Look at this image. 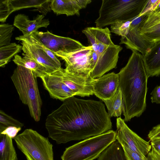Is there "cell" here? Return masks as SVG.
<instances>
[{
  "label": "cell",
  "mask_w": 160,
  "mask_h": 160,
  "mask_svg": "<svg viewBox=\"0 0 160 160\" xmlns=\"http://www.w3.org/2000/svg\"><path fill=\"white\" fill-rule=\"evenodd\" d=\"M48 137L58 144L82 140L112 128L104 105L100 101L74 96L63 102L46 119Z\"/></svg>",
  "instance_id": "obj_1"
},
{
  "label": "cell",
  "mask_w": 160,
  "mask_h": 160,
  "mask_svg": "<svg viewBox=\"0 0 160 160\" xmlns=\"http://www.w3.org/2000/svg\"><path fill=\"white\" fill-rule=\"evenodd\" d=\"M126 65L119 73L118 88L123 100L122 113L125 122L140 116L146 108V96L148 78L142 55L135 50Z\"/></svg>",
  "instance_id": "obj_2"
},
{
  "label": "cell",
  "mask_w": 160,
  "mask_h": 160,
  "mask_svg": "<svg viewBox=\"0 0 160 160\" xmlns=\"http://www.w3.org/2000/svg\"><path fill=\"white\" fill-rule=\"evenodd\" d=\"M11 78L20 99L28 107L31 117L36 122L39 121L42 102L37 77L31 70L17 65Z\"/></svg>",
  "instance_id": "obj_3"
},
{
  "label": "cell",
  "mask_w": 160,
  "mask_h": 160,
  "mask_svg": "<svg viewBox=\"0 0 160 160\" xmlns=\"http://www.w3.org/2000/svg\"><path fill=\"white\" fill-rule=\"evenodd\" d=\"M148 0H103L95 23L102 28L118 21L131 20L139 16Z\"/></svg>",
  "instance_id": "obj_4"
},
{
  "label": "cell",
  "mask_w": 160,
  "mask_h": 160,
  "mask_svg": "<svg viewBox=\"0 0 160 160\" xmlns=\"http://www.w3.org/2000/svg\"><path fill=\"white\" fill-rule=\"evenodd\" d=\"M116 132L111 130L66 148L62 160H94L116 140Z\"/></svg>",
  "instance_id": "obj_5"
},
{
  "label": "cell",
  "mask_w": 160,
  "mask_h": 160,
  "mask_svg": "<svg viewBox=\"0 0 160 160\" xmlns=\"http://www.w3.org/2000/svg\"><path fill=\"white\" fill-rule=\"evenodd\" d=\"M14 139L27 160H54L53 145L36 131L27 129Z\"/></svg>",
  "instance_id": "obj_6"
},
{
  "label": "cell",
  "mask_w": 160,
  "mask_h": 160,
  "mask_svg": "<svg viewBox=\"0 0 160 160\" xmlns=\"http://www.w3.org/2000/svg\"><path fill=\"white\" fill-rule=\"evenodd\" d=\"M82 32L87 38L97 56L91 77L96 78L102 77L106 73L116 67L119 52L122 48L114 44L108 45L95 38L86 28Z\"/></svg>",
  "instance_id": "obj_7"
},
{
  "label": "cell",
  "mask_w": 160,
  "mask_h": 160,
  "mask_svg": "<svg viewBox=\"0 0 160 160\" xmlns=\"http://www.w3.org/2000/svg\"><path fill=\"white\" fill-rule=\"evenodd\" d=\"M91 45L84 46L65 52H59L54 54L64 60L68 72L86 78L91 77L93 68L92 54Z\"/></svg>",
  "instance_id": "obj_8"
},
{
  "label": "cell",
  "mask_w": 160,
  "mask_h": 160,
  "mask_svg": "<svg viewBox=\"0 0 160 160\" xmlns=\"http://www.w3.org/2000/svg\"><path fill=\"white\" fill-rule=\"evenodd\" d=\"M148 15L143 14L132 19L128 33L125 36L121 37L119 43L125 44L127 48L132 51H138L142 56L155 44L141 33L142 25L147 20Z\"/></svg>",
  "instance_id": "obj_9"
},
{
  "label": "cell",
  "mask_w": 160,
  "mask_h": 160,
  "mask_svg": "<svg viewBox=\"0 0 160 160\" xmlns=\"http://www.w3.org/2000/svg\"><path fill=\"white\" fill-rule=\"evenodd\" d=\"M116 127V140L122 147L129 148L147 157L152 148L148 142L132 131L120 117L117 119Z\"/></svg>",
  "instance_id": "obj_10"
},
{
  "label": "cell",
  "mask_w": 160,
  "mask_h": 160,
  "mask_svg": "<svg viewBox=\"0 0 160 160\" xmlns=\"http://www.w3.org/2000/svg\"><path fill=\"white\" fill-rule=\"evenodd\" d=\"M31 35L54 53L74 50L84 46L78 41L68 37L57 36L48 31L45 32L38 31Z\"/></svg>",
  "instance_id": "obj_11"
},
{
  "label": "cell",
  "mask_w": 160,
  "mask_h": 160,
  "mask_svg": "<svg viewBox=\"0 0 160 160\" xmlns=\"http://www.w3.org/2000/svg\"><path fill=\"white\" fill-rule=\"evenodd\" d=\"M45 89L50 97L63 101L75 96V94L63 82L59 69L41 78Z\"/></svg>",
  "instance_id": "obj_12"
},
{
  "label": "cell",
  "mask_w": 160,
  "mask_h": 160,
  "mask_svg": "<svg viewBox=\"0 0 160 160\" xmlns=\"http://www.w3.org/2000/svg\"><path fill=\"white\" fill-rule=\"evenodd\" d=\"M59 70L63 82L75 95L84 97L94 94L92 83L94 78L91 77L86 78L77 76L62 68Z\"/></svg>",
  "instance_id": "obj_13"
},
{
  "label": "cell",
  "mask_w": 160,
  "mask_h": 160,
  "mask_svg": "<svg viewBox=\"0 0 160 160\" xmlns=\"http://www.w3.org/2000/svg\"><path fill=\"white\" fill-rule=\"evenodd\" d=\"M119 83L118 74L113 72L94 78L92 82L94 94L102 101L109 99L118 89Z\"/></svg>",
  "instance_id": "obj_14"
},
{
  "label": "cell",
  "mask_w": 160,
  "mask_h": 160,
  "mask_svg": "<svg viewBox=\"0 0 160 160\" xmlns=\"http://www.w3.org/2000/svg\"><path fill=\"white\" fill-rule=\"evenodd\" d=\"M21 41L22 50L24 53L45 68L49 74L53 73L61 68V64L56 62L43 50L24 40Z\"/></svg>",
  "instance_id": "obj_15"
},
{
  "label": "cell",
  "mask_w": 160,
  "mask_h": 160,
  "mask_svg": "<svg viewBox=\"0 0 160 160\" xmlns=\"http://www.w3.org/2000/svg\"><path fill=\"white\" fill-rule=\"evenodd\" d=\"M44 17L43 15L38 14L35 18L30 20L25 14H18L15 17L13 25L22 32L23 36H29L40 28L48 27L49 21L48 19H44Z\"/></svg>",
  "instance_id": "obj_16"
},
{
  "label": "cell",
  "mask_w": 160,
  "mask_h": 160,
  "mask_svg": "<svg viewBox=\"0 0 160 160\" xmlns=\"http://www.w3.org/2000/svg\"><path fill=\"white\" fill-rule=\"evenodd\" d=\"M91 2V0H51L50 8L57 15H79L80 10Z\"/></svg>",
  "instance_id": "obj_17"
},
{
  "label": "cell",
  "mask_w": 160,
  "mask_h": 160,
  "mask_svg": "<svg viewBox=\"0 0 160 160\" xmlns=\"http://www.w3.org/2000/svg\"><path fill=\"white\" fill-rule=\"evenodd\" d=\"M143 59L148 78L160 75V41L143 56Z\"/></svg>",
  "instance_id": "obj_18"
},
{
  "label": "cell",
  "mask_w": 160,
  "mask_h": 160,
  "mask_svg": "<svg viewBox=\"0 0 160 160\" xmlns=\"http://www.w3.org/2000/svg\"><path fill=\"white\" fill-rule=\"evenodd\" d=\"M50 2L51 0H8L11 13L22 9L35 8L44 15L51 10Z\"/></svg>",
  "instance_id": "obj_19"
},
{
  "label": "cell",
  "mask_w": 160,
  "mask_h": 160,
  "mask_svg": "<svg viewBox=\"0 0 160 160\" xmlns=\"http://www.w3.org/2000/svg\"><path fill=\"white\" fill-rule=\"evenodd\" d=\"M22 57L18 55L14 56L13 61L17 65L31 70L37 77L41 78L49 74L47 69L34 60L29 58L24 53Z\"/></svg>",
  "instance_id": "obj_20"
},
{
  "label": "cell",
  "mask_w": 160,
  "mask_h": 160,
  "mask_svg": "<svg viewBox=\"0 0 160 160\" xmlns=\"http://www.w3.org/2000/svg\"><path fill=\"white\" fill-rule=\"evenodd\" d=\"M107 108L110 118L119 117L122 113L123 100L121 91L119 88L110 99L102 101Z\"/></svg>",
  "instance_id": "obj_21"
},
{
  "label": "cell",
  "mask_w": 160,
  "mask_h": 160,
  "mask_svg": "<svg viewBox=\"0 0 160 160\" xmlns=\"http://www.w3.org/2000/svg\"><path fill=\"white\" fill-rule=\"evenodd\" d=\"M0 160H18L12 139L0 134Z\"/></svg>",
  "instance_id": "obj_22"
},
{
  "label": "cell",
  "mask_w": 160,
  "mask_h": 160,
  "mask_svg": "<svg viewBox=\"0 0 160 160\" xmlns=\"http://www.w3.org/2000/svg\"><path fill=\"white\" fill-rule=\"evenodd\" d=\"M97 160H126L122 146L116 140L101 153Z\"/></svg>",
  "instance_id": "obj_23"
},
{
  "label": "cell",
  "mask_w": 160,
  "mask_h": 160,
  "mask_svg": "<svg viewBox=\"0 0 160 160\" xmlns=\"http://www.w3.org/2000/svg\"><path fill=\"white\" fill-rule=\"evenodd\" d=\"M22 49V46L12 43L0 47V67L4 68Z\"/></svg>",
  "instance_id": "obj_24"
},
{
  "label": "cell",
  "mask_w": 160,
  "mask_h": 160,
  "mask_svg": "<svg viewBox=\"0 0 160 160\" xmlns=\"http://www.w3.org/2000/svg\"><path fill=\"white\" fill-rule=\"evenodd\" d=\"M23 126V123L7 114L2 110H0V133L9 126L22 128Z\"/></svg>",
  "instance_id": "obj_25"
},
{
  "label": "cell",
  "mask_w": 160,
  "mask_h": 160,
  "mask_svg": "<svg viewBox=\"0 0 160 160\" xmlns=\"http://www.w3.org/2000/svg\"><path fill=\"white\" fill-rule=\"evenodd\" d=\"M14 26L8 24L0 25V47L10 43Z\"/></svg>",
  "instance_id": "obj_26"
},
{
  "label": "cell",
  "mask_w": 160,
  "mask_h": 160,
  "mask_svg": "<svg viewBox=\"0 0 160 160\" xmlns=\"http://www.w3.org/2000/svg\"><path fill=\"white\" fill-rule=\"evenodd\" d=\"M141 33L151 41H160V23L149 27L141 29Z\"/></svg>",
  "instance_id": "obj_27"
},
{
  "label": "cell",
  "mask_w": 160,
  "mask_h": 160,
  "mask_svg": "<svg viewBox=\"0 0 160 160\" xmlns=\"http://www.w3.org/2000/svg\"><path fill=\"white\" fill-rule=\"evenodd\" d=\"M131 20L118 21L111 25V32L114 33L121 37L125 36L129 29Z\"/></svg>",
  "instance_id": "obj_28"
},
{
  "label": "cell",
  "mask_w": 160,
  "mask_h": 160,
  "mask_svg": "<svg viewBox=\"0 0 160 160\" xmlns=\"http://www.w3.org/2000/svg\"><path fill=\"white\" fill-rule=\"evenodd\" d=\"M126 160H148L147 157L144 156L128 148L122 147Z\"/></svg>",
  "instance_id": "obj_29"
},
{
  "label": "cell",
  "mask_w": 160,
  "mask_h": 160,
  "mask_svg": "<svg viewBox=\"0 0 160 160\" xmlns=\"http://www.w3.org/2000/svg\"><path fill=\"white\" fill-rule=\"evenodd\" d=\"M160 23V12H151L148 15L146 21L143 24L142 28L149 27Z\"/></svg>",
  "instance_id": "obj_30"
},
{
  "label": "cell",
  "mask_w": 160,
  "mask_h": 160,
  "mask_svg": "<svg viewBox=\"0 0 160 160\" xmlns=\"http://www.w3.org/2000/svg\"><path fill=\"white\" fill-rule=\"evenodd\" d=\"M11 13L8 0L1 1L0 2V21L4 22Z\"/></svg>",
  "instance_id": "obj_31"
},
{
  "label": "cell",
  "mask_w": 160,
  "mask_h": 160,
  "mask_svg": "<svg viewBox=\"0 0 160 160\" xmlns=\"http://www.w3.org/2000/svg\"><path fill=\"white\" fill-rule=\"evenodd\" d=\"M160 2V0H148L139 16L150 14L155 9Z\"/></svg>",
  "instance_id": "obj_32"
},
{
  "label": "cell",
  "mask_w": 160,
  "mask_h": 160,
  "mask_svg": "<svg viewBox=\"0 0 160 160\" xmlns=\"http://www.w3.org/2000/svg\"><path fill=\"white\" fill-rule=\"evenodd\" d=\"M21 129L22 128L20 127L9 126L6 128L3 131L0 133V134L6 135L12 139H14Z\"/></svg>",
  "instance_id": "obj_33"
},
{
  "label": "cell",
  "mask_w": 160,
  "mask_h": 160,
  "mask_svg": "<svg viewBox=\"0 0 160 160\" xmlns=\"http://www.w3.org/2000/svg\"><path fill=\"white\" fill-rule=\"evenodd\" d=\"M148 137L151 141L160 138V124L152 128L149 131L148 134Z\"/></svg>",
  "instance_id": "obj_34"
},
{
  "label": "cell",
  "mask_w": 160,
  "mask_h": 160,
  "mask_svg": "<svg viewBox=\"0 0 160 160\" xmlns=\"http://www.w3.org/2000/svg\"><path fill=\"white\" fill-rule=\"evenodd\" d=\"M151 95L152 102L160 104V85L155 87L151 93Z\"/></svg>",
  "instance_id": "obj_35"
},
{
  "label": "cell",
  "mask_w": 160,
  "mask_h": 160,
  "mask_svg": "<svg viewBox=\"0 0 160 160\" xmlns=\"http://www.w3.org/2000/svg\"><path fill=\"white\" fill-rule=\"evenodd\" d=\"M151 147L160 155V138L151 141Z\"/></svg>",
  "instance_id": "obj_36"
},
{
  "label": "cell",
  "mask_w": 160,
  "mask_h": 160,
  "mask_svg": "<svg viewBox=\"0 0 160 160\" xmlns=\"http://www.w3.org/2000/svg\"><path fill=\"white\" fill-rule=\"evenodd\" d=\"M150 152L152 160H160V155L152 148Z\"/></svg>",
  "instance_id": "obj_37"
},
{
  "label": "cell",
  "mask_w": 160,
  "mask_h": 160,
  "mask_svg": "<svg viewBox=\"0 0 160 160\" xmlns=\"http://www.w3.org/2000/svg\"><path fill=\"white\" fill-rule=\"evenodd\" d=\"M160 12V2L155 9L151 12Z\"/></svg>",
  "instance_id": "obj_38"
},
{
  "label": "cell",
  "mask_w": 160,
  "mask_h": 160,
  "mask_svg": "<svg viewBox=\"0 0 160 160\" xmlns=\"http://www.w3.org/2000/svg\"><path fill=\"white\" fill-rule=\"evenodd\" d=\"M147 157L148 158V160H152V158L150 152L148 154V155L147 156Z\"/></svg>",
  "instance_id": "obj_39"
}]
</instances>
